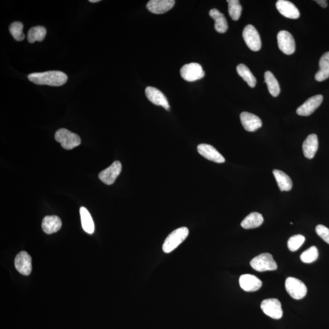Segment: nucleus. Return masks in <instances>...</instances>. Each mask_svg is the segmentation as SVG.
I'll list each match as a JSON object with an SVG mask.
<instances>
[{
    "label": "nucleus",
    "instance_id": "f257e3e1",
    "mask_svg": "<svg viewBox=\"0 0 329 329\" xmlns=\"http://www.w3.org/2000/svg\"><path fill=\"white\" fill-rule=\"evenodd\" d=\"M28 80L38 85L59 87L67 82V75L60 71H48L29 74Z\"/></svg>",
    "mask_w": 329,
    "mask_h": 329
},
{
    "label": "nucleus",
    "instance_id": "f03ea898",
    "mask_svg": "<svg viewBox=\"0 0 329 329\" xmlns=\"http://www.w3.org/2000/svg\"><path fill=\"white\" fill-rule=\"evenodd\" d=\"M189 234V229L186 227L178 228L172 232L163 244V251L167 253L173 251L186 239Z\"/></svg>",
    "mask_w": 329,
    "mask_h": 329
},
{
    "label": "nucleus",
    "instance_id": "7ed1b4c3",
    "mask_svg": "<svg viewBox=\"0 0 329 329\" xmlns=\"http://www.w3.org/2000/svg\"><path fill=\"white\" fill-rule=\"evenodd\" d=\"M55 139L57 142L61 144L63 149L67 150L75 149L80 145L81 143L79 135L64 128L57 130L55 134Z\"/></svg>",
    "mask_w": 329,
    "mask_h": 329
},
{
    "label": "nucleus",
    "instance_id": "20e7f679",
    "mask_svg": "<svg viewBox=\"0 0 329 329\" xmlns=\"http://www.w3.org/2000/svg\"><path fill=\"white\" fill-rule=\"evenodd\" d=\"M250 265L259 272H265L267 271L277 270V265L272 255L269 253H262L261 254L253 258L250 262Z\"/></svg>",
    "mask_w": 329,
    "mask_h": 329
},
{
    "label": "nucleus",
    "instance_id": "39448f33",
    "mask_svg": "<svg viewBox=\"0 0 329 329\" xmlns=\"http://www.w3.org/2000/svg\"><path fill=\"white\" fill-rule=\"evenodd\" d=\"M285 285L286 291L295 300H301L307 294L306 285L301 280L295 277H288L285 280Z\"/></svg>",
    "mask_w": 329,
    "mask_h": 329
},
{
    "label": "nucleus",
    "instance_id": "423d86ee",
    "mask_svg": "<svg viewBox=\"0 0 329 329\" xmlns=\"http://www.w3.org/2000/svg\"><path fill=\"white\" fill-rule=\"evenodd\" d=\"M180 74L184 80L189 82L200 80L204 77V71L202 66L198 63H190L184 65Z\"/></svg>",
    "mask_w": 329,
    "mask_h": 329
},
{
    "label": "nucleus",
    "instance_id": "0eeeda50",
    "mask_svg": "<svg viewBox=\"0 0 329 329\" xmlns=\"http://www.w3.org/2000/svg\"><path fill=\"white\" fill-rule=\"evenodd\" d=\"M261 307L263 312L271 318L279 319L283 316L282 305L277 299L271 298L263 301Z\"/></svg>",
    "mask_w": 329,
    "mask_h": 329
},
{
    "label": "nucleus",
    "instance_id": "6e6552de",
    "mask_svg": "<svg viewBox=\"0 0 329 329\" xmlns=\"http://www.w3.org/2000/svg\"><path fill=\"white\" fill-rule=\"evenodd\" d=\"M243 38L250 50L253 51H258L261 50L262 47L261 37L254 26L251 25H247L243 29Z\"/></svg>",
    "mask_w": 329,
    "mask_h": 329
},
{
    "label": "nucleus",
    "instance_id": "1a4fd4ad",
    "mask_svg": "<svg viewBox=\"0 0 329 329\" xmlns=\"http://www.w3.org/2000/svg\"><path fill=\"white\" fill-rule=\"evenodd\" d=\"M277 44L280 51L287 55L295 53V41L293 35L288 31H280L277 36Z\"/></svg>",
    "mask_w": 329,
    "mask_h": 329
},
{
    "label": "nucleus",
    "instance_id": "9d476101",
    "mask_svg": "<svg viewBox=\"0 0 329 329\" xmlns=\"http://www.w3.org/2000/svg\"><path fill=\"white\" fill-rule=\"evenodd\" d=\"M122 165L119 161H116L110 167L105 168L99 174V178L102 182L106 185H112L116 180L121 173Z\"/></svg>",
    "mask_w": 329,
    "mask_h": 329
},
{
    "label": "nucleus",
    "instance_id": "9b49d317",
    "mask_svg": "<svg viewBox=\"0 0 329 329\" xmlns=\"http://www.w3.org/2000/svg\"><path fill=\"white\" fill-rule=\"evenodd\" d=\"M15 267L20 274L28 276L32 271V259L31 256L25 251L18 253L15 259Z\"/></svg>",
    "mask_w": 329,
    "mask_h": 329
},
{
    "label": "nucleus",
    "instance_id": "f8f14e48",
    "mask_svg": "<svg viewBox=\"0 0 329 329\" xmlns=\"http://www.w3.org/2000/svg\"><path fill=\"white\" fill-rule=\"evenodd\" d=\"M323 96L317 95L308 99L307 100L297 108V113L300 116H309L313 114L322 103Z\"/></svg>",
    "mask_w": 329,
    "mask_h": 329
},
{
    "label": "nucleus",
    "instance_id": "ddd939ff",
    "mask_svg": "<svg viewBox=\"0 0 329 329\" xmlns=\"http://www.w3.org/2000/svg\"><path fill=\"white\" fill-rule=\"evenodd\" d=\"M145 93L147 98L152 103L160 105L165 108L166 110L170 109V104L167 97L159 89L153 87H148L145 90Z\"/></svg>",
    "mask_w": 329,
    "mask_h": 329
},
{
    "label": "nucleus",
    "instance_id": "4468645a",
    "mask_svg": "<svg viewBox=\"0 0 329 329\" xmlns=\"http://www.w3.org/2000/svg\"><path fill=\"white\" fill-rule=\"evenodd\" d=\"M198 152L204 158L214 162L222 164L225 159L215 148L208 144H200L197 147Z\"/></svg>",
    "mask_w": 329,
    "mask_h": 329
},
{
    "label": "nucleus",
    "instance_id": "2eb2a0df",
    "mask_svg": "<svg viewBox=\"0 0 329 329\" xmlns=\"http://www.w3.org/2000/svg\"><path fill=\"white\" fill-rule=\"evenodd\" d=\"M176 2L174 0H151L147 8L151 13L155 14H162L171 10Z\"/></svg>",
    "mask_w": 329,
    "mask_h": 329
},
{
    "label": "nucleus",
    "instance_id": "dca6fc26",
    "mask_svg": "<svg viewBox=\"0 0 329 329\" xmlns=\"http://www.w3.org/2000/svg\"><path fill=\"white\" fill-rule=\"evenodd\" d=\"M276 8L283 16L288 19H297L300 16V13L297 7L291 2L286 0L277 1Z\"/></svg>",
    "mask_w": 329,
    "mask_h": 329
},
{
    "label": "nucleus",
    "instance_id": "f3484780",
    "mask_svg": "<svg viewBox=\"0 0 329 329\" xmlns=\"http://www.w3.org/2000/svg\"><path fill=\"white\" fill-rule=\"evenodd\" d=\"M240 120L244 128L248 132H254L262 126V120L258 116L247 112L241 114Z\"/></svg>",
    "mask_w": 329,
    "mask_h": 329
},
{
    "label": "nucleus",
    "instance_id": "a211bd4d",
    "mask_svg": "<svg viewBox=\"0 0 329 329\" xmlns=\"http://www.w3.org/2000/svg\"><path fill=\"white\" fill-rule=\"evenodd\" d=\"M240 287L247 292H253L261 288L262 282L258 277L251 274H243L239 279Z\"/></svg>",
    "mask_w": 329,
    "mask_h": 329
},
{
    "label": "nucleus",
    "instance_id": "6ab92c4d",
    "mask_svg": "<svg viewBox=\"0 0 329 329\" xmlns=\"http://www.w3.org/2000/svg\"><path fill=\"white\" fill-rule=\"evenodd\" d=\"M318 149V137L315 134L309 135L303 143V150L305 157L309 159H313Z\"/></svg>",
    "mask_w": 329,
    "mask_h": 329
},
{
    "label": "nucleus",
    "instance_id": "aec40b11",
    "mask_svg": "<svg viewBox=\"0 0 329 329\" xmlns=\"http://www.w3.org/2000/svg\"><path fill=\"white\" fill-rule=\"evenodd\" d=\"M61 227V220L57 216H45L42 222V228L47 234L55 233L59 231Z\"/></svg>",
    "mask_w": 329,
    "mask_h": 329
},
{
    "label": "nucleus",
    "instance_id": "412c9836",
    "mask_svg": "<svg viewBox=\"0 0 329 329\" xmlns=\"http://www.w3.org/2000/svg\"><path fill=\"white\" fill-rule=\"evenodd\" d=\"M209 15L215 20V29L217 32L225 33L227 31L228 29V22L224 15L220 13L216 9H213V10H210Z\"/></svg>",
    "mask_w": 329,
    "mask_h": 329
},
{
    "label": "nucleus",
    "instance_id": "4be33fe9",
    "mask_svg": "<svg viewBox=\"0 0 329 329\" xmlns=\"http://www.w3.org/2000/svg\"><path fill=\"white\" fill-rule=\"evenodd\" d=\"M319 70L315 75V79L319 82L329 78V52L323 54L319 60Z\"/></svg>",
    "mask_w": 329,
    "mask_h": 329
},
{
    "label": "nucleus",
    "instance_id": "5701e85b",
    "mask_svg": "<svg viewBox=\"0 0 329 329\" xmlns=\"http://www.w3.org/2000/svg\"><path fill=\"white\" fill-rule=\"evenodd\" d=\"M264 217L258 212L250 213L241 223V227L245 229L259 228L264 223Z\"/></svg>",
    "mask_w": 329,
    "mask_h": 329
},
{
    "label": "nucleus",
    "instance_id": "b1692460",
    "mask_svg": "<svg viewBox=\"0 0 329 329\" xmlns=\"http://www.w3.org/2000/svg\"><path fill=\"white\" fill-rule=\"evenodd\" d=\"M273 173L280 191H289L291 190L292 180L287 174H285L284 172L278 170H273Z\"/></svg>",
    "mask_w": 329,
    "mask_h": 329
},
{
    "label": "nucleus",
    "instance_id": "393cba45",
    "mask_svg": "<svg viewBox=\"0 0 329 329\" xmlns=\"http://www.w3.org/2000/svg\"><path fill=\"white\" fill-rule=\"evenodd\" d=\"M80 215L84 231L87 233L92 234L95 231V225L92 217L88 210L84 207H81L80 208Z\"/></svg>",
    "mask_w": 329,
    "mask_h": 329
},
{
    "label": "nucleus",
    "instance_id": "a878e982",
    "mask_svg": "<svg viewBox=\"0 0 329 329\" xmlns=\"http://www.w3.org/2000/svg\"><path fill=\"white\" fill-rule=\"evenodd\" d=\"M265 82L266 83L268 90L270 94L277 97L279 95L280 89L278 81L276 80L274 75L270 71L265 72Z\"/></svg>",
    "mask_w": 329,
    "mask_h": 329
},
{
    "label": "nucleus",
    "instance_id": "bb28decb",
    "mask_svg": "<svg viewBox=\"0 0 329 329\" xmlns=\"http://www.w3.org/2000/svg\"><path fill=\"white\" fill-rule=\"evenodd\" d=\"M47 35V29L45 27L37 26L32 27L29 30L27 39L29 43L33 44L36 41L42 42Z\"/></svg>",
    "mask_w": 329,
    "mask_h": 329
},
{
    "label": "nucleus",
    "instance_id": "cd10ccee",
    "mask_svg": "<svg viewBox=\"0 0 329 329\" xmlns=\"http://www.w3.org/2000/svg\"><path fill=\"white\" fill-rule=\"evenodd\" d=\"M237 71L238 75L246 81L248 86L253 88L256 85L257 80L252 72L245 65L240 64L237 66Z\"/></svg>",
    "mask_w": 329,
    "mask_h": 329
},
{
    "label": "nucleus",
    "instance_id": "c85d7f7f",
    "mask_svg": "<svg viewBox=\"0 0 329 329\" xmlns=\"http://www.w3.org/2000/svg\"><path fill=\"white\" fill-rule=\"evenodd\" d=\"M228 11L231 19L235 21L239 20L242 12V7L238 0H228Z\"/></svg>",
    "mask_w": 329,
    "mask_h": 329
},
{
    "label": "nucleus",
    "instance_id": "c756f323",
    "mask_svg": "<svg viewBox=\"0 0 329 329\" xmlns=\"http://www.w3.org/2000/svg\"><path fill=\"white\" fill-rule=\"evenodd\" d=\"M300 258L301 261L305 264H311L318 259V250L316 246L310 247V248L301 253Z\"/></svg>",
    "mask_w": 329,
    "mask_h": 329
},
{
    "label": "nucleus",
    "instance_id": "7c9ffc66",
    "mask_svg": "<svg viewBox=\"0 0 329 329\" xmlns=\"http://www.w3.org/2000/svg\"><path fill=\"white\" fill-rule=\"evenodd\" d=\"M10 31L15 40L22 41L25 39V35L23 34V25L22 22H15L12 23L10 26Z\"/></svg>",
    "mask_w": 329,
    "mask_h": 329
},
{
    "label": "nucleus",
    "instance_id": "2f4dec72",
    "mask_svg": "<svg viewBox=\"0 0 329 329\" xmlns=\"http://www.w3.org/2000/svg\"><path fill=\"white\" fill-rule=\"evenodd\" d=\"M306 238L302 235H296L289 238L288 241V247L289 250L295 252L300 249L303 245Z\"/></svg>",
    "mask_w": 329,
    "mask_h": 329
},
{
    "label": "nucleus",
    "instance_id": "473e14b6",
    "mask_svg": "<svg viewBox=\"0 0 329 329\" xmlns=\"http://www.w3.org/2000/svg\"><path fill=\"white\" fill-rule=\"evenodd\" d=\"M316 234L322 238L325 242L329 244V229L325 226L319 225L316 227Z\"/></svg>",
    "mask_w": 329,
    "mask_h": 329
},
{
    "label": "nucleus",
    "instance_id": "72a5a7b5",
    "mask_svg": "<svg viewBox=\"0 0 329 329\" xmlns=\"http://www.w3.org/2000/svg\"><path fill=\"white\" fill-rule=\"evenodd\" d=\"M315 2L322 8H325L327 7V2L325 0H317Z\"/></svg>",
    "mask_w": 329,
    "mask_h": 329
},
{
    "label": "nucleus",
    "instance_id": "f704fd0d",
    "mask_svg": "<svg viewBox=\"0 0 329 329\" xmlns=\"http://www.w3.org/2000/svg\"><path fill=\"white\" fill-rule=\"evenodd\" d=\"M100 2V0H90L89 2L92 3V4H95V3H98Z\"/></svg>",
    "mask_w": 329,
    "mask_h": 329
}]
</instances>
